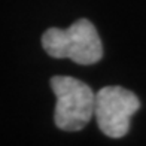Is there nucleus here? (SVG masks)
Returning <instances> with one entry per match:
<instances>
[{"label":"nucleus","mask_w":146,"mask_h":146,"mask_svg":"<svg viewBox=\"0 0 146 146\" xmlns=\"http://www.w3.org/2000/svg\"><path fill=\"white\" fill-rule=\"evenodd\" d=\"M43 49L54 58H70L82 66L100 61L103 46L94 24L78 19L67 29H48L42 36Z\"/></svg>","instance_id":"f257e3e1"},{"label":"nucleus","mask_w":146,"mask_h":146,"mask_svg":"<svg viewBox=\"0 0 146 146\" xmlns=\"http://www.w3.org/2000/svg\"><path fill=\"white\" fill-rule=\"evenodd\" d=\"M51 88L57 97L55 125L64 131L82 130L94 116L96 92L85 82L70 76H54Z\"/></svg>","instance_id":"f03ea898"},{"label":"nucleus","mask_w":146,"mask_h":146,"mask_svg":"<svg viewBox=\"0 0 146 146\" xmlns=\"http://www.w3.org/2000/svg\"><path fill=\"white\" fill-rule=\"evenodd\" d=\"M140 108L134 92L122 87H104L96 92L94 116L108 137L119 139L128 133L131 116Z\"/></svg>","instance_id":"7ed1b4c3"}]
</instances>
